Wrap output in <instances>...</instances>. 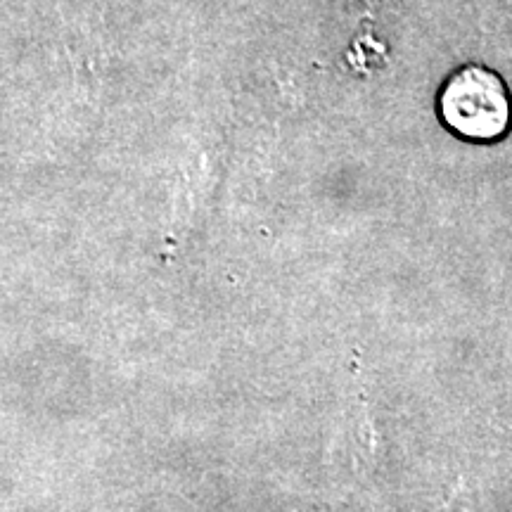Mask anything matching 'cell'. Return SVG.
Listing matches in <instances>:
<instances>
[{"mask_svg":"<svg viewBox=\"0 0 512 512\" xmlns=\"http://www.w3.org/2000/svg\"><path fill=\"white\" fill-rule=\"evenodd\" d=\"M441 117L458 136L496 140L508 131L510 100L498 74L484 67H465L446 81L439 100Z\"/></svg>","mask_w":512,"mask_h":512,"instance_id":"obj_1","label":"cell"},{"mask_svg":"<svg viewBox=\"0 0 512 512\" xmlns=\"http://www.w3.org/2000/svg\"><path fill=\"white\" fill-rule=\"evenodd\" d=\"M444 512H467V510L463 508V496L453 498V501H451V505H448V508H446Z\"/></svg>","mask_w":512,"mask_h":512,"instance_id":"obj_2","label":"cell"}]
</instances>
